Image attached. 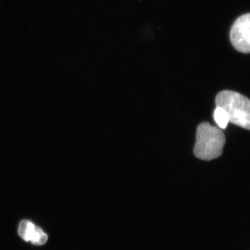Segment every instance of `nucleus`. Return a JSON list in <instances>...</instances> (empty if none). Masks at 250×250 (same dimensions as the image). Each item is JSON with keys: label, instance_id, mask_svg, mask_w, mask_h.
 <instances>
[{"label": "nucleus", "instance_id": "1", "mask_svg": "<svg viewBox=\"0 0 250 250\" xmlns=\"http://www.w3.org/2000/svg\"><path fill=\"white\" fill-rule=\"evenodd\" d=\"M225 141L221 129L208 123H202L197 127L194 154L202 160L216 159L223 154Z\"/></svg>", "mask_w": 250, "mask_h": 250}, {"label": "nucleus", "instance_id": "2", "mask_svg": "<svg viewBox=\"0 0 250 250\" xmlns=\"http://www.w3.org/2000/svg\"><path fill=\"white\" fill-rule=\"evenodd\" d=\"M215 104L227 112L229 123L246 129H250V102L241 94L224 90L217 95Z\"/></svg>", "mask_w": 250, "mask_h": 250}, {"label": "nucleus", "instance_id": "3", "mask_svg": "<svg viewBox=\"0 0 250 250\" xmlns=\"http://www.w3.org/2000/svg\"><path fill=\"white\" fill-rule=\"evenodd\" d=\"M230 39L233 47L238 52L248 54L250 51V15H243L233 23Z\"/></svg>", "mask_w": 250, "mask_h": 250}, {"label": "nucleus", "instance_id": "4", "mask_svg": "<svg viewBox=\"0 0 250 250\" xmlns=\"http://www.w3.org/2000/svg\"><path fill=\"white\" fill-rule=\"evenodd\" d=\"M18 234L24 241L31 242L36 246L45 245L48 239V236L42 229L27 220L20 223Z\"/></svg>", "mask_w": 250, "mask_h": 250}, {"label": "nucleus", "instance_id": "5", "mask_svg": "<svg viewBox=\"0 0 250 250\" xmlns=\"http://www.w3.org/2000/svg\"><path fill=\"white\" fill-rule=\"evenodd\" d=\"M214 120L220 129H225L229 123V119L227 112L223 108L216 106L214 111Z\"/></svg>", "mask_w": 250, "mask_h": 250}]
</instances>
